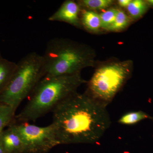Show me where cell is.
Returning <instances> with one entry per match:
<instances>
[{
  "label": "cell",
  "instance_id": "cell-21",
  "mask_svg": "<svg viewBox=\"0 0 153 153\" xmlns=\"http://www.w3.org/2000/svg\"><path fill=\"white\" fill-rule=\"evenodd\" d=\"M0 57H1V56H0Z\"/></svg>",
  "mask_w": 153,
  "mask_h": 153
},
{
  "label": "cell",
  "instance_id": "cell-12",
  "mask_svg": "<svg viewBox=\"0 0 153 153\" xmlns=\"http://www.w3.org/2000/svg\"><path fill=\"white\" fill-rule=\"evenodd\" d=\"M146 1L143 0H131L126 9L128 15L131 20L140 19L149 10Z\"/></svg>",
  "mask_w": 153,
  "mask_h": 153
},
{
  "label": "cell",
  "instance_id": "cell-15",
  "mask_svg": "<svg viewBox=\"0 0 153 153\" xmlns=\"http://www.w3.org/2000/svg\"><path fill=\"white\" fill-rule=\"evenodd\" d=\"M16 111L7 105L0 103V135L13 119Z\"/></svg>",
  "mask_w": 153,
  "mask_h": 153
},
{
  "label": "cell",
  "instance_id": "cell-3",
  "mask_svg": "<svg viewBox=\"0 0 153 153\" xmlns=\"http://www.w3.org/2000/svg\"><path fill=\"white\" fill-rule=\"evenodd\" d=\"M42 56L44 76L78 74L84 68L97 65L92 48L66 38L50 40Z\"/></svg>",
  "mask_w": 153,
  "mask_h": 153
},
{
  "label": "cell",
  "instance_id": "cell-20",
  "mask_svg": "<svg viewBox=\"0 0 153 153\" xmlns=\"http://www.w3.org/2000/svg\"><path fill=\"white\" fill-rule=\"evenodd\" d=\"M150 119L152 120L153 121V117H151L150 118Z\"/></svg>",
  "mask_w": 153,
  "mask_h": 153
},
{
  "label": "cell",
  "instance_id": "cell-2",
  "mask_svg": "<svg viewBox=\"0 0 153 153\" xmlns=\"http://www.w3.org/2000/svg\"><path fill=\"white\" fill-rule=\"evenodd\" d=\"M86 82L81 73L44 76L30 94L27 103L17 116V120L19 122L36 120L52 111L57 105Z\"/></svg>",
  "mask_w": 153,
  "mask_h": 153
},
{
  "label": "cell",
  "instance_id": "cell-14",
  "mask_svg": "<svg viewBox=\"0 0 153 153\" xmlns=\"http://www.w3.org/2000/svg\"><path fill=\"white\" fill-rule=\"evenodd\" d=\"M150 117L147 114L142 111H131L123 115L118 120V123L123 125H134L141 121L150 119Z\"/></svg>",
  "mask_w": 153,
  "mask_h": 153
},
{
  "label": "cell",
  "instance_id": "cell-8",
  "mask_svg": "<svg viewBox=\"0 0 153 153\" xmlns=\"http://www.w3.org/2000/svg\"><path fill=\"white\" fill-rule=\"evenodd\" d=\"M0 139L6 153H24V143L13 124L2 132Z\"/></svg>",
  "mask_w": 153,
  "mask_h": 153
},
{
  "label": "cell",
  "instance_id": "cell-16",
  "mask_svg": "<svg viewBox=\"0 0 153 153\" xmlns=\"http://www.w3.org/2000/svg\"><path fill=\"white\" fill-rule=\"evenodd\" d=\"M119 9L116 7L110 8L102 11L100 14L102 29L106 30L112 25L114 22Z\"/></svg>",
  "mask_w": 153,
  "mask_h": 153
},
{
  "label": "cell",
  "instance_id": "cell-5",
  "mask_svg": "<svg viewBox=\"0 0 153 153\" xmlns=\"http://www.w3.org/2000/svg\"><path fill=\"white\" fill-rule=\"evenodd\" d=\"M44 76L42 55L36 52L29 53L17 63L10 82L0 94V103L16 111Z\"/></svg>",
  "mask_w": 153,
  "mask_h": 153
},
{
  "label": "cell",
  "instance_id": "cell-1",
  "mask_svg": "<svg viewBox=\"0 0 153 153\" xmlns=\"http://www.w3.org/2000/svg\"><path fill=\"white\" fill-rule=\"evenodd\" d=\"M52 112V124L59 145L95 143L111 124L106 106L85 92L69 96Z\"/></svg>",
  "mask_w": 153,
  "mask_h": 153
},
{
  "label": "cell",
  "instance_id": "cell-11",
  "mask_svg": "<svg viewBox=\"0 0 153 153\" xmlns=\"http://www.w3.org/2000/svg\"><path fill=\"white\" fill-rule=\"evenodd\" d=\"M76 2L81 9L95 12L103 11L111 7L115 1L113 0H79Z\"/></svg>",
  "mask_w": 153,
  "mask_h": 153
},
{
  "label": "cell",
  "instance_id": "cell-13",
  "mask_svg": "<svg viewBox=\"0 0 153 153\" xmlns=\"http://www.w3.org/2000/svg\"><path fill=\"white\" fill-rule=\"evenodd\" d=\"M131 20L128 14L123 10L119 9L114 22L107 31L112 32L122 31L129 26Z\"/></svg>",
  "mask_w": 153,
  "mask_h": 153
},
{
  "label": "cell",
  "instance_id": "cell-19",
  "mask_svg": "<svg viewBox=\"0 0 153 153\" xmlns=\"http://www.w3.org/2000/svg\"><path fill=\"white\" fill-rule=\"evenodd\" d=\"M146 1L149 7H153V0H148V1Z\"/></svg>",
  "mask_w": 153,
  "mask_h": 153
},
{
  "label": "cell",
  "instance_id": "cell-6",
  "mask_svg": "<svg viewBox=\"0 0 153 153\" xmlns=\"http://www.w3.org/2000/svg\"><path fill=\"white\" fill-rule=\"evenodd\" d=\"M22 137L25 147L24 153H45L59 145L54 126L45 127L19 122L13 124Z\"/></svg>",
  "mask_w": 153,
  "mask_h": 153
},
{
  "label": "cell",
  "instance_id": "cell-17",
  "mask_svg": "<svg viewBox=\"0 0 153 153\" xmlns=\"http://www.w3.org/2000/svg\"><path fill=\"white\" fill-rule=\"evenodd\" d=\"M131 0H118L117 4L120 7L122 8H126L128 5Z\"/></svg>",
  "mask_w": 153,
  "mask_h": 153
},
{
  "label": "cell",
  "instance_id": "cell-4",
  "mask_svg": "<svg viewBox=\"0 0 153 153\" xmlns=\"http://www.w3.org/2000/svg\"><path fill=\"white\" fill-rule=\"evenodd\" d=\"M132 60H109L100 63L87 82L85 93L106 106L131 76Z\"/></svg>",
  "mask_w": 153,
  "mask_h": 153
},
{
  "label": "cell",
  "instance_id": "cell-7",
  "mask_svg": "<svg viewBox=\"0 0 153 153\" xmlns=\"http://www.w3.org/2000/svg\"><path fill=\"white\" fill-rule=\"evenodd\" d=\"M81 10L77 2L66 0L48 18V20L50 22H65L76 27L82 28L80 19Z\"/></svg>",
  "mask_w": 153,
  "mask_h": 153
},
{
  "label": "cell",
  "instance_id": "cell-10",
  "mask_svg": "<svg viewBox=\"0 0 153 153\" xmlns=\"http://www.w3.org/2000/svg\"><path fill=\"white\" fill-rule=\"evenodd\" d=\"M16 66V63L0 57V94L8 84Z\"/></svg>",
  "mask_w": 153,
  "mask_h": 153
},
{
  "label": "cell",
  "instance_id": "cell-18",
  "mask_svg": "<svg viewBox=\"0 0 153 153\" xmlns=\"http://www.w3.org/2000/svg\"><path fill=\"white\" fill-rule=\"evenodd\" d=\"M0 153H6L3 147L1 141V139H0Z\"/></svg>",
  "mask_w": 153,
  "mask_h": 153
},
{
  "label": "cell",
  "instance_id": "cell-9",
  "mask_svg": "<svg viewBox=\"0 0 153 153\" xmlns=\"http://www.w3.org/2000/svg\"><path fill=\"white\" fill-rule=\"evenodd\" d=\"M80 19L82 28L88 32L98 33L102 29L100 14L94 11L81 9Z\"/></svg>",
  "mask_w": 153,
  "mask_h": 153
}]
</instances>
